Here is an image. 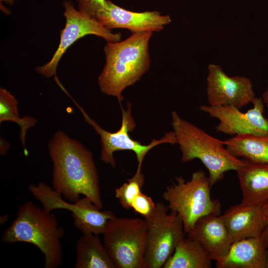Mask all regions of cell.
Here are the masks:
<instances>
[{"label": "cell", "instance_id": "7a4b0ae2", "mask_svg": "<svg viewBox=\"0 0 268 268\" xmlns=\"http://www.w3.org/2000/svg\"><path fill=\"white\" fill-rule=\"evenodd\" d=\"M152 32H136L122 41L107 42L104 48L106 64L98 77L103 93L117 98L121 105L122 93L148 70V43Z\"/></svg>", "mask_w": 268, "mask_h": 268}, {"label": "cell", "instance_id": "8992f818", "mask_svg": "<svg viewBox=\"0 0 268 268\" xmlns=\"http://www.w3.org/2000/svg\"><path fill=\"white\" fill-rule=\"evenodd\" d=\"M103 243L116 268H144L146 227L144 219L117 217L109 220Z\"/></svg>", "mask_w": 268, "mask_h": 268}, {"label": "cell", "instance_id": "5b68a950", "mask_svg": "<svg viewBox=\"0 0 268 268\" xmlns=\"http://www.w3.org/2000/svg\"><path fill=\"white\" fill-rule=\"evenodd\" d=\"M175 182L165 188L162 194L171 211L180 216L187 234L200 217L208 214L219 215L221 204L210 196L208 177L201 170L194 172L190 180L182 176H176Z\"/></svg>", "mask_w": 268, "mask_h": 268}, {"label": "cell", "instance_id": "603a6c76", "mask_svg": "<svg viewBox=\"0 0 268 268\" xmlns=\"http://www.w3.org/2000/svg\"><path fill=\"white\" fill-rule=\"evenodd\" d=\"M107 0H77L78 10L96 20L98 13L106 6Z\"/></svg>", "mask_w": 268, "mask_h": 268}, {"label": "cell", "instance_id": "83f0119b", "mask_svg": "<svg viewBox=\"0 0 268 268\" xmlns=\"http://www.w3.org/2000/svg\"><path fill=\"white\" fill-rule=\"evenodd\" d=\"M266 268H268V247L267 248V252H266Z\"/></svg>", "mask_w": 268, "mask_h": 268}, {"label": "cell", "instance_id": "277c9868", "mask_svg": "<svg viewBox=\"0 0 268 268\" xmlns=\"http://www.w3.org/2000/svg\"><path fill=\"white\" fill-rule=\"evenodd\" d=\"M171 119L176 144L181 152V161L199 159L208 170L211 187L223 179L225 172L236 171L242 165L243 159L233 155L223 141L182 118L175 111L172 112Z\"/></svg>", "mask_w": 268, "mask_h": 268}, {"label": "cell", "instance_id": "d6986e66", "mask_svg": "<svg viewBox=\"0 0 268 268\" xmlns=\"http://www.w3.org/2000/svg\"><path fill=\"white\" fill-rule=\"evenodd\" d=\"M223 141L226 148L237 157L268 163V136L241 134Z\"/></svg>", "mask_w": 268, "mask_h": 268}, {"label": "cell", "instance_id": "9a60e30c", "mask_svg": "<svg viewBox=\"0 0 268 268\" xmlns=\"http://www.w3.org/2000/svg\"><path fill=\"white\" fill-rule=\"evenodd\" d=\"M236 171L242 195L241 202L261 206L268 200V163L243 159Z\"/></svg>", "mask_w": 268, "mask_h": 268}, {"label": "cell", "instance_id": "7c38bea8", "mask_svg": "<svg viewBox=\"0 0 268 268\" xmlns=\"http://www.w3.org/2000/svg\"><path fill=\"white\" fill-rule=\"evenodd\" d=\"M96 20L109 29L125 28L132 33L159 31L171 21L169 15H163L158 11L133 12L109 0Z\"/></svg>", "mask_w": 268, "mask_h": 268}, {"label": "cell", "instance_id": "9c48e42d", "mask_svg": "<svg viewBox=\"0 0 268 268\" xmlns=\"http://www.w3.org/2000/svg\"><path fill=\"white\" fill-rule=\"evenodd\" d=\"M66 25L61 33L59 47L51 60L36 68L37 72L46 78L56 74L57 66L67 48L76 40L92 34L103 38L107 42L120 41V33H113L97 20L90 17L73 6L71 1L64 2Z\"/></svg>", "mask_w": 268, "mask_h": 268}, {"label": "cell", "instance_id": "ba28073f", "mask_svg": "<svg viewBox=\"0 0 268 268\" xmlns=\"http://www.w3.org/2000/svg\"><path fill=\"white\" fill-rule=\"evenodd\" d=\"M76 106L82 113L85 120L92 126L99 135L101 140L100 160L113 167L116 166L114 153L116 151L130 150L134 152L138 165H142L143 159L152 148L162 143L176 144L174 132L165 134L159 139H153L149 144L143 145L139 141L133 139L130 133L135 128L136 125L132 114V104L128 102L126 109L121 106L122 123L120 129L111 133L102 128L96 121L91 119L83 109L73 100Z\"/></svg>", "mask_w": 268, "mask_h": 268}, {"label": "cell", "instance_id": "484cf974", "mask_svg": "<svg viewBox=\"0 0 268 268\" xmlns=\"http://www.w3.org/2000/svg\"><path fill=\"white\" fill-rule=\"evenodd\" d=\"M262 99L265 103V105L268 109V84L266 90L263 93Z\"/></svg>", "mask_w": 268, "mask_h": 268}, {"label": "cell", "instance_id": "30bf717a", "mask_svg": "<svg viewBox=\"0 0 268 268\" xmlns=\"http://www.w3.org/2000/svg\"><path fill=\"white\" fill-rule=\"evenodd\" d=\"M253 107L246 112L226 105H201L200 110L218 120L215 128L225 134L236 136L252 134L268 136V118L264 116L265 103L262 98L256 97Z\"/></svg>", "mask_w": 268, "mask_h": 268}, {"label": "cell", "instance_id": "ac0fdd59", "mask_svg": "<svg viewBox=\"0 0 268 268\" xmlns=\"http://www.w3.org/2000/svg\"><path fill=\"white\" fill-rule=\"evenodd\" d=\"M211 260L196 241L188 237L182 238L163 268H210Z\"/></svg>", "mask_w": 268, "mask_h": 268}, {"label": "cell", "instance_id": "7402d4cb", "mask_svg": "<svg viewBox=\"0 0 268 268\" xmlns=\"http://www.w3.org/2000/svg\"><path fill=\"white\" fill-rule=\"evenodd\" d=\"M155 204L152 198L140 192L134 199L132 208L144 218L148 217L153 212Z\"/></svg>", "mask_w": 268, "mask_h": 268}, {"label": "cell", "instance_id": "d4e9b609", "mask_svg": "<svg viewBox=\"0 0 268 268\" xmlns=\"http://www.w3.org/2000/svg\"><path fill=\"white\" fill-rule=\"evenodd\" d=\"M7 142L5 141L3 138L0 139V153L1 155H5L7 153V151H8L9 146V145H6Z\"/></svg>", "mask_w": 268, "mask_h": 268}, {"label": "cell", "instance_id": "8fae6325", "mask_svg": "<svg viewBox=\"0 0 268 268\" xmlns=\"http://www.w3.org/2000/svg\"><path fill=\"white\" fill-rule=\"evenodd\" d=\"M206 93L208 105H229L241 109L255 98L250 78L240 75L229 76L218 65L207 67Z\"/></svg>", "mask_w": 268, "mask_h": 268}, {"label": "cell", "instance_id": "cb8c5ba5", "mask_svg": "<svg viewBox=\"0 0 268 268\" xmlns=\"http://www.w3.org/2000/svg\"><path fill=\"white\" fill-rule=\"evenodd\" d=\"M262 211L265 220V227L262 233L261 238L266 248L268 247V200L261 206Z\"/></svg>", "mask_w": 268, "mask_h": 268}, {"label": "cell", "instance_id": "52a82bcc", "mask_svg": "<svg viewBox=\"0 0 268 268\" xmlns=\"http://www.w3.org/2000/svg\"><path fill=\"white\" fill-rule=\"evenodd\" d=\"M162 202H156L153 212L144 218L146 240L144 268H161L173 253L178 242L186 237L183 221Z\"/></svg>", "mask_w": 268, "mask_h": 268}, {"label": "cell", "instance_id": "6da1fadb", "mask_svg": "<svg viewBox=\"0 0 268 268\" xmlns=\"http://www.w3.org/2000/svg\"><path fill=\"white\" fill-rule=\"evenodd\" d=\"M53 188L75 202L82 195L103 208L99 177L92 153L66 133L58 131L49 143Z\"/></svg>", "mask_w": 268, "mask_h": 268}, {"label": "cell", "instance_id": "ffe728a7", "mask_svg": "<svg viewBox=\"0 0 268 268\" xmlns=\"http://www.w3.org/2000/svg\"><path fill=\"white\" fill-rule=\"evenodd\" d=\"M18 102L13 95L7 90L0 88V123L11 121L17 123L20 128V138L24 150L27 153L25 136L29 129L35 126L36 119L25 116L20 118L18 113Z\"/></svg>", "mask_w": 268, "mask_h": 268}, {"label": "cell", "instance_id": "3957f363", "mask_svg": "<svg viewBox=\"0 0 268 268\" xmlns=\"http://www.w3.org/2000/svg\"><path fill=\"white\" fill-rule=\"evenodd\" d=\"M65 234L53 213L28 201L18 207L16 217L3 232L1 241L32 244L44 254L45 268H57L63 262L61 240Z\"/></svg>", "mask_w": 268, "mask_h": 268}, {"label": "cell", "instance_id": "5bb4252c", "mask_svg": "<svg viewBox=\"0 0 268 268\" xmlns=\"http://www.w3.org/2000/svg\"><path fill=\"white\" fill-rule=\"evenodd\" d=\"M220 217L232 243L248 238L260 237L265 227L259 206L241 202L229 207Z\"/></svg>", "mask_w": 268, "mask_h": 268}, {"label": "cell", "instance_id": "e0dca14e", "mask_svg": "<svg viewBox=\"0 0 268 268\" xmlns=\"http://www.w3.org/2000/svg\"><path fill=\"white\" fill-rule=\"evenodd\" d=\"M75 268H116L99 235L82 234L76 243Z\"/></svg>", "mask_w": 268, "mask_h": 268}, {"label": "cell", "instance_id": "44dd1931", "mask_svg": "<svg viewBox=\"0 0 268 268\" xmlns=\"http://www.w3.org/2000/svg\"><path fill=\"white\" fill-rule=\"evenodd\" d=\"M141 167L142 165H137L134 175L115 190V197L125 209L132 208L134 199L141 192L144 183V176L141 171Z\"/></svg>", "mask_w": 268, "mask_h": 268}, {"label": "cell", "instance_id": "4316f807", "mask_svg": "<svg viewBox=\"0 0 268 268\" xmlns=\"http://www.w3.org/2000/svg\"><path fill=\"white\" fill-rule=\"evenodd\" d=\"M8 220V215L7 214H4L0 217V224H3L7 222Z\"/></svg>", "mask_w": 268, "mask_h": 268}, {"label": "cell", "instance_id": "2e32d148", "mask_svg": "<svg viewBox=\"0 0 268 268\" xmlns=\"http://www.w3.org/2000/svg\"><path fill=\"white\" fill-rule=\"evenodd\" d=\"M267 248L261 237L232 243L226 254L215 261L217 268H266Z\"/></svg>", "mask_w": 268, "mask_h": 268}, {"label": "cell", "instance_id": "4fadbf2b", "mask_svg": "<svg viewBox=\"0 0 268 268\" xmlns=\"http://www.w3.org/2000/svg\"><path fill=\"white\" fill-rule=\"evenodd\" d=\"M186 236L197 241L211 261L225 255L232 243L220 216L215 214L198 219Z\"/></svg>", "mask_w": 268, "mask_h": 268}]
</instances>
